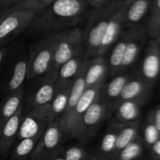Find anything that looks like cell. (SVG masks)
<instances>
[{
    "label": "cell",
    "mask_w": 160,
    "mask_h": 160,
    "mask_svg": "<svg viewBox=\"0 0 160 160\" xmlns=\"http://www.w3.org/2000/svg\"><path fill=\"white\" fill-rule=\"evenodd\" d=\"M87 0H55L36 14L28 34L45 36L78 27L88 13Z\"/></svg>",
    "instance_id": "cell-1"
},
{
    "label": "cell",
    "mask_w": 160,
    "mask_h": 160,
    "mask_svg": "<svg viewBox=\"0 0 160 160\" xmlns=\"http://www.w3.org/2000/svg\"><path fill=\"white\" fill-rule=\"evenodd\" d=\"M28 50L23 44L10 45L4 64L5 71L0 79V91L5 96L23 87L28 72Z\"/></svg>",
    "instance_id": "cell-2"
},
{
    "label": "cell",
    "mask_w": 160,
    "mask_h": 160,
    "mask_svg": "<svg viewBox=\"0 0 160 160\" xmlns=\"http://www.w3.org/2000/svg\"><path fill=\"white\" fill-rule=\"evenodd\" d=\"M120 0H114L107 6L93 8L92 10L88 13L86 16L87 25L83 31L87 59H91L98 55L108 24Z\"/></svg>",
    "instance_id": "cell-3"
},
{
    "label": "cell",
    "mask_w": 160,
    "mask_h": 160,
    "mask_svg": "<svg viewBox=\"0 0 160 160\" xmlns=\"http://www.w3.org/2000/svg\"><path fill=\"white\" fill-rule=\"evenodd\" d=\"M60 32L42 36L28 50V72L27 80L48 73L53 69L55 47Z\"/></svg>",
    "instance_id": "cell-4"
},
{
    "label": "cell",
    "mask_w": 160,
    "mask_h": 160,
    "mask_svg": "<svg viewBox=\"0 0 160 160\" xmlns=\"http://www.w3.org/2000/svg\"><path fill=\"white\" fill-rule=\"evenodd\" d=\"M57 75L58 70L52 69L45 75L27 80L22 102L23 114L51 103L56 90Z\"/></svg>",
    "instance_id": "cell-5"
},
{
    "label": "cell",
    "mask_w": 160,
    "mask_h": 160,
    "mask_svg": "<svg viewBox=\"0 0 160 160\" xmlns=\"http://www.w3.org/2000/svg\"><path fill=\"white\" fill-rule=\"evenodd\" d=\"M113 111L110 105L102 98L99 92L95 101L83 115L75 139L81 143H86L90 141L97 133L102 122L109 118Z\"/></svg>",
    "instance_id": "cell-6"
},
{
    "label": "cell",
    "mask_w": 160,
    "mask_h": 160,
    "mask_svg": "<svg viewBox=\"0 0 160 160\" xmlns=\"http://www.w3.org/2000/svg\"><path fill=\"white\" fill-rule=\"evenodd\" d=\"M82 53H85L83 30L78 26L62 31L55 47L53 69L59 70L64 63Z\"/></svg>",
    "instance_id": "cell-7"
},
{
    "label": "cell",
    "mask_w": 160,
    "mask_h": 160,
    "mask_svg": "<svg viewBox=\"0 0 160 160\" xmlns=\"http://www.w3.org/2000/svg\"><path fill=\"white\" fill-rule=\"evenodd\" d=\"M52 119L50 104L38 107L24 113L20 119L16 141L24 138L42 136Z\"/></svg>",
    "instance_id": "cell-8"
},
{
    "label": "cell",
    "mask_w": 160,
    "mask_h": 160,
    "mask_svg": "<svg viewBox=\"0 0 160 160\" xmlns=\"http://www.w3.org/2000/svg\"><path fill=\"white\" fill-rule=\"evenodd\" d=\"M36 14L25 9H13L0 24V48L6 46L9 42L31 25Z\"/></svg>",
    "instance_id": "cell-9"
},
{
    "label": "cell",
    "mask_w": 160,
    "mask_h": 160,
    "mask_svg": "<svg viewBox=\"0 0 160 160\" xmlns=\"http://www.w3.org/2000/svg\"><path fill=\"white\" fill-rule=\"evenodd\" d=\"M64 136L65 134L61 125L60 119L51 121L42 133L37 147L31 155V160H40L59 150L62 147Z\"/></svg>",
    "instance_id": "cell-10"
},
{
    "label": "cell",
    "mask_w": 160,
    "mask_h": 160,
    "mask_svg": "<svg viewBox=\"0 0 160 160\" xmlns=\"http://www.w3.org/2000/svg\"><path fill=\"white\" fill-rule=\"evenodd\" d=\"M105 83L106 81L102 82L95 86L85 89L77 103L76 106L69 115L66 123L62 126L65 136L72 138L75 137L83 115L87 111L91 104L95 101L96 97L99 94L102 86Z\"/></svg>",
    "instance_id": "cell-11"
},
{
    "label": "cell",
    "mask_w": 160,
    "mask_h": 160,
    "mask_svg": "<svg viewBox=\"0 0 160 160\" xmlns=\"http://www.w3.org/2000/svg\"><path fill=\"white\" fill-rule=\"evenodd\" d=\"M128 32V43L119 74H124L132 67L138 57L148 38L146 28L141 24L129 28Z\"/></svg>",
    "instance_id": "cell-12"
},
{
    "label": "cell",
    "mask_w": 160,
    "mask_h": 160,
    "mask_svg": "<svg viewBox=\"0 0 160 160\" xmlns=\"http://www.w3.org/2000/svg\"><path fill=\"white\" fill-rule=\"evenodd\" d=\"M160 75V50L155 39H149L142 60L138 77L155 86Z\"/></svg>",
    "instance_id": "cell-13"
},
{
    "label": "cell",
    "mask_w": 160,
    "mask_h": 160,
    "mask_svg": "<svg viewBox=\"0 0 160 160\" xmlns=\"http://www.w3.org/2000/svg\"><path fill=\"white\" fill-rule=\"evenodd\" d=\"M128 2L129 1L123 0H120L119 2L118 6L111 16L97 56H105L108 50L114 45L120 37L122 33V27L124 25V11Z\"/></svg>",
    "instance_id": "cell-14"
},
{
    "label": "cell",
    "mask_w": 160,
    "mask_h": 160,
    "mask_svg": "<svg viewBox=\"0 0 160 160\" xmlns=\"http://www.w3.org/2000/svg\"><path fill=\"white\" fill-rule=\"evenodd\" d=\"M23 115V105L17 112L0 127V155L6 158L10 152L18 134L20 119Z\"/></svg>",
    "instance_id": "cell-15"
},
{
    "label": "cell",
    "mask_w": 160,
    "mask_h": 160,
    "mask_svg": "<svg viewBox=\"0 0 160 160\" xmlns=\"http://www.w3.org/2000/svg\"><path fill=\"white\" fill-rule=\"evenodd\" d=\"M153 87L154 86L138 76L130 78L122 89L117 104L124 100H148Z\"/></svg>",
    "instance_id": "cell-16"
},
{
    "label": "cell",
    "mask_w": 160,
    "mask_h": 160,
    "mask_svg": "<svg viewBox=\"0 0 160 160\" xmlns=\"http://www.w3.org/2000/svg\"><path fill=\"white\" fill-rule=\"evenodd\" d=\"M130 78V75H126L125 73L118 74L114 75V78H112L108 83H105L102 86L100 90L102 98L110 105L113 111H115L116 106L123 86Z\"/></svg>",
    "instance_id": "cell-17"
},
{
    "label": "cell",
    "mask_w": 160,
    "mask_h": 160,
    "mask_svg": "<svg viewBox=\"0 0 160 160\" xmlns=\"http://www.w3.org/2000/svg\"><path fill=\"white\" fill-rule=\"evenodd\" d=\"M107 63L105 56H97L88 60L84 80L86 89L106 81Z\"/></svg>",
    "instance_id": "cell-18"
},
{
    "label": "cell",
    "mask_w": 160,
    "mask_h": 160,
    "mask_svg": "<svg viewBox=\"0 0 160 160\" xmlns=\"http://www.w3.org/2000/svg\"><path fill=\"white\" fill-rule=\"evenodd\" d=\"M148 100H124L117 104L114 120L118 123H127L140 119L141 109Z\"/></svg>",
    "instance_id": "cell-19"
},
{
    "label": "cell",
    "mask_w": 160,
    "mask_h": 160,
    "mask_svg": "<svg viewBox=\"0 0 160 160\" xmlns=\"http://www.w3.org/2000/svg\"><path fill=\"white\" fill-rule=\"evenodd\" d=\"M88 60L85 61L84 65L82 66L81 71H80L78 75H77V77L75 78L73 85H72L70 97H69L68 102H67V108H66L65 112L62 115V118L60 119L62 128L64 125V124L66 123V122H67V119H68L69 115H70V114L71 113V111H73L74 107L76 106L77 103H78V100H79L80 97H81V95H82V93H84V91L86 89L85 80H84V74H85L86 67H87Z\"/></svg>",
    "instance_id": "cell-20"
},
{
    "label": "cell",
    "mask_w": 160,
    "mask_h": 160,
    "mask_svg": "<svg viewBox=\"0 0 160 160\" xmlns=\"http://www.w3.org/2000/svg\"><path fill=\"white\" fill-rule=\"evenodd\" d=\"M152 0H131L124 11L123 21L128 28L139 24L149 11Z\"/></svg>",
    "instance_id": "cell-21"
},
{
    "label": "cell",
    "mask_w": 160,
    "mask_h": 160,
    "mask_svg": "<svg viewBox=\"0 0 160 160\" xmlns=\"http://www.w3.org/2000/svg\"><path fill=\"white\" fill-rule=\"evenodd\" d=\"M87 60L85 53H82L73 56L64 63L58 70L56 86H60L69 82H73Z\"/></svg>",
    "instance_id": "cell-22"
},
{
    "label": "cell",
    "mask_w": 160,
    "mask_h": 160,
    "mask_svg": "<svg viewBox=\"0 0 160 160\" xmlns=\"http://www.w3.org/2000/svg\"><path fill=\"white\" fill-rule=\"evenodd\" d=\"M73 81L69 82L60 86H56V90L50 103V109H51L52 120L57 119H60L65 112Z\"/></svg>",
    "instance_id": "cell-23"
},
{
    "label": "cell",
    "mask_w": 160,
    "mask_h": 160,
    "mask_svg": "<svg viewBox=\"0 0 160 160\" xmlns=\"http://www.w3.org/2000/svg\"><path fill=\"white\" fill-rule=\"evenodd\" d=\"M128 40V30L120 34V37L117 42L114 43L107 63V74L109 75H118L120 72V66L123 61V55L127 47Z\"/></svg>",
    "instance_id": "cell-24"
},
{
    "label": "cell",
    "mask_w": 160,
    "mask_h": 160,
    "mask_svg": "<svg viewBox=\"0 0 160 160\" xmlns=\"http://www.w3.org/2000/svg\"><path fill=\"white\" fill-rule=\"evenodd\" d=\"M23 93L24 86L5 96L0 103V127L17 112L23 102Z\"/></svg>",
    "instance_id": "cell-25"
},
{
    "label": "cell",
    "mask_w": 160,
    "mask_h": 160,
    "mask_svg": "<svg viewBox=\"0 0 160 160\" xmlns=\"http://www.w3.org/2000/svg\"><path fill=\"white\" fill-rule=\"evenodd\" d=\"M139 125L140 119L127 123H120V129L117 136L112 160H115L119 153L138 136Z\"/></svg>",
    "instance_id": "cell-26"
},
{
    "label": "cell",
    "mask_w": 160,
    "mask_h": 160,
    "mask_svg": "<svg viewBox=\"0 0 160 160\" xmlns=\"http://www.w3.org/2000/svg\"><path fill=\"white\" fill-rule=\"evenodd\" d=\"M120 129V123H118L112 119V122L106 128V133L102 138L98 150V155L107 160L112 159V155Z\"/></svg>",
    "instance_id": "cell-27"
},
{
    "label": "cell",
    "mask_w": 160,
    "mask_h": 160,
    "mask_svg": "<svg viewBox=\"0 0 160 160\" xmlns=\"http://www.w3.org/2000/svg\"><path fill=\"white\" fill-rule=\"evenodd\" d=\"M41 136L24 138L16 141L11 149L10 160H31Z\"/></svg>",
    "instance_id": "cell-28"
},
{
    "label": "cell",
    "mask_w": 160,
    "mask_h": 160,
    "mask_svg": "<svg viewBox=\"0 0 160 160\" xmlns=\"http://www.w3.org/2000/svg\"><path fill=\"white\" fill-rule=\"evenodd\" d=\"M145 28L149 39H156L160 35V0H152Z\"/></svg>",
    "instance_id": "cell-29"
},
{
    "label": "cell",
    "mask_w": 160,
    "mask_h": 160,
    "mask_svg": "<svg viewBox=\"0 0 160 160\" xmlns=\"http://www.w3.org/2000/svg\"><path fill=\"white\" fill-rule=\"evenodd\" d=\"M144 142L140 136L126 146L115 160H139L143 153Z\"/></svg>",
    "instance_id": "cell-30"
},
{
    "label": "cell",
    "mask_w": 160,
    "mask_h": 160,
    "mask_svg": "<svg viewBox=\"0 0 160 160\" xmlns=\"http://www.w3.org/2000/svg\"><path fill=\"white\" fill-rule=\"evenodd\" d=\"M55 0H20L12 6V9H25L39 13Z\"/></svg>",
    "instance_id": "cell-31"
},
{
    "label": "cell",
    "mask_w": 160,
    "mask_h": 160,
    "mask_svg": "<svg viewBox=\"0 0 160 160\" xmlns=\"http://www.w3.org/2000/svg\"><path fill=\"white\" fill-rule=\"evenodd\" d=\"M62 153L65 160H87L90 155L88 151L81 145L62 147Z\"/></svg>",
    "instance_id": "cell-32"
},
{
    "label": "cell",
    "mask_w": 160,
    "mask_h": 160,
    "mask_svg": "<svg viewBox=\"0 0 160 160\" xmlns=\"http://www.w3.org/2000/svg\"><path fill=\"white\" fill-rule=\"evenodd\" d=\"M160 139V133L156 125L149 117H147L143 128V142L148 147H151L155 142Z\"/></svg>",
    "instance_id": "cell-33"
},
{
    "label": "cell",
    "mask_w": 160,
    "mask_h": 160,
    "mask_svg": "<svg viewBox=\"0 0 160 160\" xmlns=\"http://www.w3.org/2000/svg\"><path fill=\"white\" fill-rule=\"evenodd\" d=\"M160 133V104L155 107L148 115Z\"/></svg>",
    "instance_id": "cell-34"
},
{
    "label": "cell",
    "mask_w": 160,
    "mask_h": 160,
    "mask_svg": "<svg viewBox=\"0 0 160 160\" xmlns=\"http://www.w3.org/2000/svg\"><path fill=\"white\" fill-rule=\"evenodd\" d=\"M114 0H87L88 4L92 8H100L107 6Z\"/></svg>",
    "instance_id": "cell-35"
},
{
    "label": "cell",
    "mask_w": 160,
    "mask_h": 160,
    "mask_svg": "<svg viewBox=\"0 0 160 160\" xmlns=\"http://www.w3.org/2000/svg\"><path fill=\"white\" fill-rule=\"evenodd\" d=\"M40 160H65L62 153V147L59 150L56 151V152L44 157L43 158H42Z\"/></svg>",
    "instance_id": "cell-36"
},
{
    "label": "cell",
    "mask_w": 160,
    "mask_h": 160,
    "mask_svg": "<svg viewBox=\"0 0 160 160\" xmlns=\"http://www.w3.org/2000/svg\"><path fill=\"white\" fill-rule=\"evenodd\" d=\"M9 48H10V45H8L6 46L0 48V68L2 67L3 64H4L6 58L7 56L8 52H9Z\"/></svg>",
    "instance_id": "cell-37"
},
{
    "label": "cell",
    "mask_w": 160,
    "mask_h": 160,
    "mask_svg": "<svg viewBox=\"0 0 160 160\" xmlns=\"http://www.w3.org/2000/svg\"><path fill=\"white\" fill-rule=\"evenodd\" d=\"M150 147H151L153 155L156 158L160 159V139L158 140L156 142H155Z\"/></svg>",
    "instance_id": "cell-38"
},
{
    "label": "cell",
    "mask_w": 160,
    "mask_h": 160,
    "mask_svg": "<svg viewBox=\"0 0 160 160\" xmlns=\"http://www.w3.org/2000/svg\"><path fill=\"white\" fill-rule=\"evenodd\" d=\"M13 10L12 6L10 7H0V24L1 22Z\"/></svg>",
    "instance_id": "cell-39"
},
{
    "label": "cell",
    "mask_w": 160,
    "mask_h": 160,
    "mask_svg": "<svg viewBox=\"0 0 160 160\" xmlns=\"http://www.w3.org/2000/svg\"><path fill=\"white\" fill-rule=\"evenodd\" d=\"M20 0H0V7H10Z\"/></svg>",
    "instance_id": "cell-40"
},
{
    "label": "cell",
    "mask_w": 160,
    "mask_h": 160,
    "mask_svg": "<svg viewBox=\"0 0 160 160\" xmlns=\"http://www.w3.org/2000/svg\"><path fill=\"white\" fill-rule=\"evenodd\" d=\"M87 160H107V159L102 158V157H101L100 155H89V157L87 158Z\"/></svg>",
    "instance_id": "cell-41"
},
{
    "label": "cell",
    "mask_w": 160,
    "mask_h": 160,
    "mask_svg": "<svg viewBox=\"0 0 160 160\" xmlns=\"http://www.w3.org/2000/svg\"><path fill=\"white\" fill-rule=\"evenodd\" d=\"M156 40V42H157V43H158V45H159V50H160V35L159 36H158L157 38H156V39H155Z\"/></svg>",
    "instance_id": "cell-42"
},
{
    "label": "cell",
    "mask_w": 160,
    "mask_h": 160,
    "mask_svg": "<svg viewBox=\"0 0 160 160\" xmlns=\"http://www.w3.org/2000/svg\"><path fill=\"white\" fill-rule=\"evenodd\" d=\"M5 158H2V157L1 156V155H0V160H4Z\"/></svg>",
    "instance_id": "cell-43"
},
{
    "label": "cell",
    "mask_w": 160,
    "mask_h": 160,
    "mask_svg": "<svg viewBox=\"0 0 160 160\" xmlns=\"http://www.w3.org/2000/svg\"><path fill=\"white\" fill-rule=\"evenodd\" d=\"M123 1H130V0H123Z\"/></svg>",
    "instance_id": "cell-44"
}]
</instances>
